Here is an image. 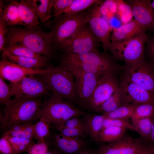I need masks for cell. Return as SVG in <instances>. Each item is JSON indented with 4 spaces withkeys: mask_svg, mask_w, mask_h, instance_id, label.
<instances>
[{
    "mask_svg": "<svg viewBox=\"0 0 154 154\" xmlns=\"http://www.w3.org/2000/svg\"><path fill=\"white\" fill-rule=\"evenodd\" d=\"M54 126L59 133L66 137L84 139L88 135L86 130L83 128L66 127L60 125Z\"/></svg>",
    "mask_w": 154,
    "mask_h": 154,
    "instance_id": "36",
    "label": "cell"
},
{
    "mask_svg": "<svg viewBox=\"0 0 154 154\" xmlns=\"http://www.w3.org/2000/svg\"><path fill=\"white\" fill-rule=\"evenodd\" d=\"M135 127L140 137L144 140L149 141L154 117L142 118L131 121Z\"/></svg>",
    "mask_w": 154,
    "mask_h": 154,
    "instance_id": "29",
    "label": "cell"
},
{
    "mask_svg": "<svg viewBox=\"0 0 154 154\" xmlns=\"http://www.w3.org/2000/svg\"><path fill=\"white\" fill-rule=\"evenodd\" d=\"M0 152L1 154H17L9 139L3 136L0 139Z\"/></svg>",
    "mask_w": 154,
    "mask_h": 154,
    "instance_id": "41",
    "label": "cell"
},
{
    "mask_svg": "<svg viewBox=\"0 0 154 154\" xmlns=\"http://www.w3.org/2000/svg\"><path fill=\"white\" fill-rule=\"evenodd\" d=\"M110 126H116L126 129H129L137 132V130L132 122L128 119L105 118L103 123V129Z\"/></svg>",
    "mask_w": 154,
    "mask_h": 154,
    "instance_id": "35",
    "label": "cell"
},
{
    "mask_svg": "<svg viewBox=\"0 0 154 154\" xmlns=\"http://www.w3.org/2000/svg\"><path fill=\"white\" fill-rule=\"evenodd\" d=\"M150 0H130L133 16L146 31H154V10Z\"/></svg>",
    "mask_w": 154,
    "mask_h": 154,
    "instance_id": "17",
    "label": "cell"
},
{
    "mask_svg": "<svg viewBox=\"0 0 154 154\" xmlns=\"http://www.w3.org/2000/svg\"><path fill=\"white\" fill-rule=\"evenodd\" d=\"M100 43L87 23L64 42L59 50L62 54H80L98 50Z\"/></svg>",
    "mask_w": 154,
    "mask_h": 154,
    "instance_id": "9",
    "label": "cell"
},
{
    "mask_svg": "<svg viewBox=\"0 0 154 154\" xmlns=\"http://www.w3.org/2000/svg\"><path fill=\"white\" fill-rule=\"evenodd\" d=\"M125 129L116 126H110L102 129L99 137V142L109 143L120 139L126 133Z\"/></svg>",
    "mask_w": 154,
    "mask_h": 154,
    "instance_id": "30",
    "label": "cell"
},
{
    "mask_svg": "<svg viewBox=\"0 0 154 154\" xmlns=\"http://www.w3.org/2000/svg\"><path fill=\"white\" fill-rule=\"evenodd\" d=\"M126 104V98L119 88L101 106L97 114L111 112Z\"/></svg>",
    "mask_w": 154,
    "mask_h": 154,
    "instance_id": "25",
    "label": "cell"
},
{
    "mask_svg": "<svg viewBox=\"0 0 154 154\" xmlns=\"http://www.w3.org/2000/svg\"><path fill=\"white\" fill-rule=\"evenodd\" d=\"M149 141L151 143L154 144V123L152 127Z\"/></svg>",
    "mask_w": 154,
    "mask_h": 154,
    "instance_id": "47",
    "label": "cell"
},
{
    "mask_svg": "<svg viewBox=\"0 0 154 154\" xmlns=\"http://www.w3.org/2000/svg\"><path fill=\"white\" fill-rule=\"evenodd\" d=\"M70 70L74 78L78 104L84 108L90 98L101 76L86 72L80 69Z\"/></svg>",
    "mask_w": 154,
    "mask_h": 154,
    "instance_id": "13",
    "label": "cell"
},
{
    "mask_svg": "<svg viewBox=\"0 0 154 154\" xmlns=\"http://www.w3.org/2000/svg\"><path fill=\"white\" fill-rule=\"evenodd\" d=\"M82 116L88 135L94 141L99 142V135L103 129L104 117L102 114L85 112Z\"/></svg>",
    "mask_w": 154,
    "mask_h": 154,
    "instance_id": "21",
    "label": "cell"
},
{
    "mask_svg": "<svg viewBox=\"0 0 154 154\" xmlns=\"http://www.w3.org/2000/svg\"><path fill=\"white\" fill-rule=\"evenodd\" d=\"M54 18V24L50 32L52 45L57 52L64 42L88 23L87 9L70 17Z\"/></svg>",
    "mask_w": 154,
    "mask_h": 154,
    "instance_id": "7",
    "label": "cell"
},
{
    "mask_svg": "<svg viewBox=\"0 0 154 154\" xmlns=\"http://www.w3.org/2000/svg\"><path fill=\"white\" fill-rule=\"evenodd\" d=\"M119 87L126 100V104H150L154 105V95L133 82L121 72Z\"/></svg>",
    "mask_w": 154,
    "mask_h": 154,
    "instance_id": "15",
    "label": "cell"
},
{
    "mask_svg": "<svg viewBox=\"0 0 154 154\" xmlns=\"http://www.w3.org/2000/svg\"><path fill=\"white\" fill-rule=\"evenodd\" d=\"M37 75L45 82L52 93L74 104H78L74 78L70 69L59 65L52 66L46 72Z\"/></svg>",
    "mask_w": 154,
    "mask_h": 154,
    "instance_id": "4",
    "label": "cell"
},
{
    "mask_svg": "<svg viewBox=\"0 0 154 154\" xmlns=\"http://www.w3.org/2000/svg\"><path fill=\"white\" fill-rule=\"evenodd\" d=\"M27 154V153H26V154Z\"/></svg>",
    "mask_w": 154,
    "mask_h": 154,
    "instance_id": "50",
    "label": "cell"
},
{
    "mask_svg": "<svg viewBox=\"0 0 154 154\" xmlns=\"http://www.w3.org/2000/svg\"><path fill=\"white\" fill-rule=\"evenodd\" d=\"M117 75L109 73L100 76L84 109L91 113L97 114L102 105L119 88V80Z\"/></svg>",
    "mask_w": 154,
    "mask_h": 154,
    "instance_id": "8",
    "label": "cell"
},
{
    "mask_svg": "<svg viewBox=\"0 0 154 154\" xmlns=\"http://www.w3.org/2000/svg\"><path fill=\"white\" fill-rule=\"evenodd\" d=\"M14 98H40L50 91L45 82L37 75L26 76L9 84Z\"/></svg>",
    "mask_w": 154,
    "mask_h": 154,
    "instance_id": "12",
    "label": "cell"
},
{
    "mask_svg": "<svg viewBox=\"0 0 154 154\" xmlns=\"http://www.w3.org/2000/svg\"><path fill=\"white\" fill-rule=\"evenodd\" d=\"M73 0H54L52 17H56L62 15L70 6Z\"/></svg>",
    "mask_w": 154,
    "mask_h": 154,
    "instance_id": "38",
    "label": "cell"
},
{
    "mask_svg": "<svg viewBox=\"0 0 154 154\" xmlns=\"http://www.w3.org/2000/svg\"><path fill=\"white\" fill-rule=\"evenodd\" d=\"M146 32H143L127 40L110 42L105 52L109 51L116 60L130 63L145 59V47L149 38Z\"/></svg>",
    "mask_w": 154,
    "mask_h": 154,
    "instance_id": "5",
    "label": "cell"
},
{
    "mask_svg": "<svg viewBox=\"0 0 154 154\" xmlns=\"http://www.w3.org/2000/svg\"><path fill=\"white\" fill-rule=\"evenodd\" d=\"M97 7L100 14L107 20L116 14L117 8V1H102L98 4Z\"/></svg>",
    "mask_w": 154,
    "mask_h": 154,
    "instance_id": "33",
    "label": "cell"
},
{
    "mask_svg": "<svg viewBox=\"0 0 154 154\" xmlns=\"http://www.w3.org/2000/svg\"><path fill=\"white\" fill-rule=\"evenodd\" d=\"M144 154H154V144L150 143Z\"/></svg>",
    "mask_w": 154,
    "mask_h": 154,
    "instance_id": "45",
    "label": "cell"
},
{
    "mask_svg": "<svg viewBox=\"0 0 154 154\" xmlns=\"http://www.w3.org/2000/svg\"><path fill=\"white\" fill-rule=\"evenodd\" d=\"M154 117V105L150 104H138L131 118V121L147 117Z\"/></svg>",
    "mask_w": 154,
    "mask_h": 154,
    "instance_id": "32",
    "label": "cell"
},
{
    "mask_svg": "<svg viewBox=\"0 0 154 154\" xmlns=\"http://www.w3.org/2000/svg\"><path fill=\"white\" fill-rule=\"evenodd\" d=\"M47 68L41 70L27 68L9 61L2 55L0 61V76L11 82H14L26 76L44 73Z\"/></svg>",
    "mask_w": 154,
    "mask_h": 154,
    "instance_id": "18",
    "label": "cell"
},
{
    "mask_svg": "<svg viewBox=\"0 0 154 154\" xmlns=\"http://www.w3.org/2000/svg\"><path fill=\"white\" fill-rule=\"evenodd\" d=\"M13 96L11 88L0 76V104L4 106L9 105L11 102Z\"/></svg>",
    "mask_w": 154,
    "mask_h": 154,
    "instance_id": "37",
    "label": "cell"
},
{
    "mask_svg": "<svg viewBox=\"0 0 154 154\" xmlns=\"http://www.w3.org/2000/svg\"><path fill=\"white\" fill-rule=\"evenodd\" d=\"M38 18L45 23L52 17L54 0H29Z\"/></svg>",
    "mask_w": 154,
    "mask_h": 154,
    "instance_id": "26",
    "label": "cell"
},
{
    "mask_svg": "<svg viewBox=\"0 0 154 154\" xmlns=\"http://www.w3.org/2000/svg\"><path fill=\"white\" fill-rule=\"evenodd\" d=\"M51 124L48 120L44 118H40L37 123H34V139L37 142H48L52 134L50 129Z\"/></svg>",
    "mask_w": 154,
    "mask_h": 154,
    "instance_id": "28",
    "label": "cell"
},
{
    "mask_svg": "<svg viewBox=\"0 0 154 154\" xmlns=\"http://www.w3.org/2000/svg\"><path fill=\"white\" fill-rule=\"evenodd\" d=\"M138 104H127L109 112L102 114L104 118L111 119H129L131 118L133 112Z\"/></svg>",
    "mask_w": 154,
    "mask_h": 154,
    "instance_id": "31",
    "label": "cell"
},
{
    "mask_svg": "<svg viewBox=\"0 0 154 154\" xmlns=\"http://www.w3.org/2000/svg\"><path fill=\"white\" fill-rule=\"evenodd\" d=\"M59 65L72 70L80 69L99 76L112 73L120 74L122 65L118 64L111 54L99 50L80 54H62Z\"/></svg>",
    "mask_w": 154,
    "mask_h": 154,
    "instance_id": "1",
    "label": "cell"
},
{
    "mask_svg": "<svg viewBox=\"0 0 154 154\" xmlns=\"http://www.w3.org/2000/svg\"><path fill=\"white\" fill-rule=\"evenodd\" d=\"M2 55L9 61L28 69L41 70L44 69V67L48 68L52 66L49 63L36 58L15 56L4 52H2Z\"/></svg>",
    "mask_w": 154,
    "mask_h": 154,
    "instance_id": "24",
    "label": "cell"
},
{
    "mask_svg": "<svg viewBox=\"0 0 154 154\" xmlns=\"http://www.w3.org/2000/svg\"><path fill=\"white\" fill-rule=\"evenodd\" d=\"M145 55L148 60L147 61L154 66V36L150 38L146 43Z\"/></svg>",
    "mask_w": 154,
    "mask_h": 154,
    "instance_id": "42",
    "label": "cell"
},
{
    "mask_svg": "<svg viewBox=\"0 0 154 154\" xmlns=\"http://www.w3.org/2000/svg\"><path fill=\"white\" fill-rule=\"evenodd\" d=\"M2 52L15 56L36 58L48 63H49L51 59L47 57L35 52L24 46L17 43H6Z\"/></svg>",
    "mask_w": 154,
    "mask_h": 154,
    "instance_id": "22",
    "label": "cell"
},
{
    "mask_svg": "<svg viewBox=\"0 0 154 154\" xmlns=\"http://www.w3.org/2000/svg\"><path fill=\"white\" fill-rule=\"evenodd\" d=\"M107 21L112 31L119 28L123 24L116 14L109 18Z\"/></svg>",
    "mask_w": 154,
    "mask_h": 154,
    "instance_id": "44",
    "label": "cell"
},
{
    "mask_svg": "<svg viewBox=\"0 0 154 154\" xmlns=\"http://www.w3.org/2000/svg\"><path fill=\"white\" fill-rule=\"evenodd\" d=\"M121 72L134 82L154 95V66L147 61L125 63Z\"/></svg>",
    "mask_w": 154,
    "mask_h": 154,
    "instance_id": "11",
    "label": "cell"
},
{
    "mask_svg": "<svg viewBox=\"0 0 154 154\" xmlns=\"http://www.w3.org/2000/svg\"><path fill=\"white\" fill-rule=\"evenodd\" d=\"M151 5L152 7L154 10V0H153L152 2L151 1Z\"/></svg>",
    "mask_w": 154,
    "mask_h": 154,
    "instance_id": "49",
    "label": "cell"
},
{
    "mask_svg": "<svg viewBox=\"0 0 154 154\" xmlns=\"http://www.w3.org/2000/svg\"><path fill=\"white\" fill-rule=\"evenodd\" d=\"M80 116L72 117L67 120L62 125H59L66 127L82 128L86 130L84 121L83 118L81 119Z\"/></svg>",
    "mask_w": 154,
    "mask_h": 154,
    "instance_id": "40",
    "label": "cell"
},
{
    "mask_svg": "<svg viewBox=\"0 0 154 154\" xmlns=\"http://www.w3.org/2000/svg\"><path fill=\"white\" fill-rule=\"evenodd\" d=\"M8 26L4 22L0 20V51L2 52L5 45L6 38Z\"/></svg>",
    "mask_w": 154,
    "mask_h": 154,
    "instance_id": "43",
    "label": "cell"
},
{
    "mask_svg": "<svg viewBox=\"0 0 154 154\" xmlns=\"http://www.w3.org/2000/svg\"><path fill=\"white\" fill-rule=\"evenodd\" d=\"M18 6L25 27L30 28L38 25V18L29 0H21L19 1Z\"/></svg>",
    "mask_w": 154,
    "mask_h": 154,
    "instance_id": "23",
    "label": "cell"
},
{
    "mask_svg": "<svg viewBox=\"0 0 154 154\" xmlns=\"http://www.w3.org/2000/svg\"><path fill=\"white\" fill-rule=\"evenodd\" d=\"M84 112L74 104L52 93L48 98L42 102L35 120L44 118L54 126L61 125L72 117L82 116Z\"/></svg>",
    "mask_w": 154,
    "mask_h": 154,
    "instance_id": "3",
    "label": "cell"
},
{
    "mask_svg": "<svg viewBox=\"0 0 154 154\" xmlns=\"http://www.w3.org/2000/svg\"><path fill=\"white\" fill-rule=\"evenodd\" d=\"M45 154H60L56 151L50 147Z\"/></svg>",
    "mask_w": 154,
    "mask_h": 154,
    "instance_id": "48",
    "label": "cell"
},
{
    "mask_svg": "<svg viewBox=\"0 0 154 154\" xmlns=\"http://www.w3.org/2000/svg\"><path fill=\"white\" fill-rule=\"evenodd\" d=\"M50 147L49 142H37L29 149L27 154H45Z\"/></svg>",
    "mask_w": 154,
    "mask_h": 154,
    "instance_id": "39",
    "label": "cell"
},
{
    "mask_svg": "<svg viewBox=\"0 0 154 154\" xmlns=\"http://www.w3.org/2000/svg\"><path fill=\"white\" fill-rule=\"evenodd\" d=\"M38 26L30 28L20 26L8 27L5 44L18 43L39 54L52 59L56 51L52 45L51 33L46 32Z\"/></svg>",
    "mask_w": 154,
    "mask_h": 154,
    "instance_id": "2",
    "label": "cell"
},
{
    "mask_svg": "<svg viewBox=\"0 0 154 154\" xmlns=\"http://www.w3.org/2000/svg\"><path fill=\"white\" fill-rule=\"evenodd\" d=\"M80 154H98L97 149H88Z\"/></svg>",
    "mask_w": 154,
    "mask_h": 154,
    "instance_id": "46",
    "label": "cell"
},
{
    "mask_svg": "<svg viewBox=\"0 0 154 154\" xmlns=\"http://www.w3.org/2000/svg\"><path fill=\"white\" fill-rule=\"evenodd\" d=\"M146 31L134 19L123 24L112 31L110 37L111 42L116 43L127 40Z\"/></svg>",
    "mask_w": 154,
    "mask_h": 154,
    "instance_id": "20",
    "label": "cell"
},
{
    "mask_svg": "<svg viewBox=\"0 0 154 154\" xmlns=\"http://www.w3.org/2000/svg\"><path fill=\"white\" fill-rule=\"evenodd\" d=\"M48 142L60 154H80L89 149L84 138L66 137L59 132L52 133Z\"/></svg>",
    "mask_w": 154,
    "mask_h": 154,
    "instance_id": "16",
    "label": "cell"
},
{
    "mask_svg": "<svg viewBox=\"0 0 154 154\" xmlns=\"http://www.w3.org/2000/svg\"><path fill=\"white\" fill-rule=\"evenodd\" d=\"M42 102L40 98H14L9 105L5 106L3 110L7 118L4 131L14 125L35 120L36 114Z\"/></svg>",
    "mask_w": 154,
    "mask_h": 154,
    "instance_id": "6",
    "label": "cell"
},
{
    "mask_svg": "<svg viewBox=\"0 0 154 154\" xmlns=\"http://www.w3.org/2000/svg\"><path fill=\"white\" fill-rule=\"evenodd\" d=\"M18 3L15 0L8 1L6 3L3 0L0 1V20L5 22L8 27L24 26L20 17Z\"/></svg>",
    "mask_w": 154,
    "mask_h": 154,
    "instance_id": "19",
    "label": "cell"
},
{
    "mask_svg": "<svg viewBox=\"0 0 154 154\" xmlns=\"http://www.w3.org/2000/svg\"><path fill=\"white\" fill-rule=\"evenodd\" d=\"M150 143L126 133L120 139L102 145L96 149L98 154H144Z\"/></svg>",
    "mask_w": 154,
    "mask_h": 154,
    "instance_id": "10",
    "label": "cell"
},
{
    "mask_svg": "<svg viewBox=\"0 0 154 154\" xmlns=\"http://www.w3.org/2000/svg\"><path fill=\"white\" fill-rule=\"evenodd\" d=\"M99 3L95 4L87 9L88 23L92 32L105 51L110 42L112 30L107 21L98 11L97 5Z\"/></svg>",
    "mask_w": 154,
    "mask_h": 154,
    "instance_id": "14",
    "label": "cell"
},
{
    "mask_svg": "<svg viewBox=\"0 0 154 154\" xmlns=\"http://www.w3.org/2000/svg\"><path fill=\"white\" fill-rule=\"evenodd\" d=\"M7 138L17 154L27 152L29 147L35 143L33 139L18 137Z\"/></svg>",
    "mask_w": 154,
    "mask_h": 154,
    "instance_id": "34",
    "label": "cell"
},
{
    "mask_svg": "<svg viewBox=\"0 0 154 154\" xmlns=\"http://www.w3.org/2000/svg\"><path fill=\"white\" fill-rule=\"evenodd\" d=\"M102 1L73 0L66 10L58 17L66 18L72 16L86 11L95 4L101 2Z\"/></svg>",
    "mask_w": 154,
    "mask_h": 154,
    "instance_id": "27",
    "label": "cell"
}]
</instances>
